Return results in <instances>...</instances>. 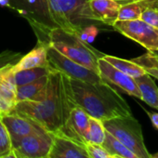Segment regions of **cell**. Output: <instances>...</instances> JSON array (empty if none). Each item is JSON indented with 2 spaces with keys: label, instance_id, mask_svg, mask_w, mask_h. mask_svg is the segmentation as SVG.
Wrapping results in <instances>:
<instances>
[{
  "label": "cell",
  "instance_id": "7402d4cb",
  "mask_svg": "<svg viewBox=\"0 0 158 158\" xmlns=\"http://www.w3.org/2000/svg\"><path fill=\"white\" fill-rule=\"evenodd\" d=\"M139 65L148 74L158 79V55L154 51H147L143 55L130 60Z\"/></svg>",
  "mask_w": 158,
  "mask_h": 158
},
{
  "label": "cell",
  "instance_id": "277c9868",
  "mask_svg": "<svg viewBox=\"0 0 158 158\" xmlns=\"http://www.w3.org/2000/svg\"><path fill=\"white\" fill-rule=\"evenodd\" d=\"M102 123L106 131L131 150L139 158H151L144 143L141 126L133 115L115 117Z\"/></svg>",
  "mask_w": 158,
  "mask_h": 158
},
{
  "label": "cell",
  "instance_id": "d4e9b609",
  "mask_svg": "<svg viewBox=\"0 0 158 158\" xmlns=\"http://www.w3.org/2000/svg\"><path fill=\"white\" fill-rule=\"evenodd\" d=\"M86 149L90 158H111V154L102 145L94 144V143H87Z\"/></svg>",
  "mask_w": 158,
  "mask_h": 158
},
{
  "label": "cell",
  "instance_id": "8992f818",
  "mask_svg": "<svg viewBox=\"0 0 158 158\" xmlns=\"http://www.w3.org/2000/svg\"><path fill=\"white\" fill-rule=\"evenodd\" d=\"M48 61L51 69L66 74L70 79L89 83L102 81L99 73L70 60L49 45H48Z\"/></svg>",
  "mask_w": 158,
  "mask_h": 158
},
{
  "label": "cell",
  "instance_id": "4316f807",
  "mask_svg": "<svg viewBox=\"0 0 158 158\" xmlns=\"http://www.w3.org/2000/svg\"><path fill=\"white\" fill-rule=\"evenodd\" d=\"M145 112L149 115V118L152 121V126L158 130V113H152V112H149V111H146V110H145Z\"/></svg>",
  "mask_w": 158,
  "mask_h": 158
},
{
  "label": "cell",
  "instance_id": "ffe728a7",
  "mask_svg": "<svg viewBox=\"0 0 158 158\" xmlns=\"http://www.w3.org/2000/svg\"><path fill=\"white\" fill-rule=\"evenodd\" d=\"M102 58L105 60H107L109 63H111L114 67H115L119 71L123 72L124 73L133 78L141 76L146 73V72L139 65L134 63L131 60H124V59H120V58L109 56V55H103Z\"/></svg>",
  "mask_w": 158,
  "mask_h": 158
},
{
  "label": "cell",
  "instance_id": "9c48e42d",
  "mask_svg": "<svg viewBox=\"0 0 158 158\" xmlns=\"http://www.w3.org/2000/svg\"><path fill=\"white\" fill-rule=\"evenodd\" d=\"M120 7L114 0H88L80 10L78 18L99 21L113 26L117 21Z\"/></svg>",
  "mask_w": 158,
  "mask_h": 158
},
{
  "label": "cell",
  "instance_id": "f546056e",
  "mask_svg": "<svg viewBox=\"0 0 158 158\" xmlns=\"http://www.w3.org/2000/svg\"><path fill=\"white\" fill-rule=\"evenodd\" d=\"M8 3V0H0V5H6Z\"/></svg>",
  "mask_w": 158,
  "mask_h": 158
},
{
  "label": "cell",
  "instance_id": "836d02e7",
  "mask_svg": "<svg viewBox=\"0 0 158 158\" xmlns=\"http://www.w3.org/2000/svg\"><path fill=\"white\" fill-rule=\"evenodd\" d=\"M134 1H140V0H134ZM154 1H156V0H154Z\"/></svg>",
  "mask_w": 158,
  "mask_h": 158
},
{
  "label": "cell",
  "instance_id": "83f0119b",
  "mask_svg": "<svg viewBox=\"0 0 158 158\" xmlns=\"http://www.w3.org/2000/svg\"><path fill=\"white\" fill-rule=\"evenodd\" d=\"M114 1L117 2L118 4H120V5L122 6V5L127 4V3H131V2L134 1V0H114Z\"/></svg>",
  "mask_w": 158,
  "mask_h": 158
},
{
  "label": "cell",
  "instance_id": "8fae6325",
  "mask_svg": "<svg viewBox=\"0 0 158 158\" xmlns=\"http://www.w3.org/2000/svg\"><path fill=\"white\" fill-rule=\"evenodd\" d=\"M89 115L80 107L75 106L64 125L55 134H60L79 144L86 145V134L89 124Z\"/></svg>",
  "mask_w": 158,
  "mask_h": 158
},
{
  "label": "cell",
  "instance_id": "52a82bcc",
  "mask_svg": "<svg viewBox=\"0 0 158 158\" xmlns=\"http://www.w3.org/2000/svg\"><path fill=\"white\" fill-rule=\"evenodd\" d=\"M113 27L123 35L137 42L149 51L158 49V29L144 21H116Z\"/></svg>",
  "mask_w": 158,
  "mask_h": 158
},
{
  "label": "cell",
  "instance_id": "f1b7e54d",
  "mask_svg": "<svg viewBox=\"0 0 158 158\" xmlns=\"http://www.w3.org/2000/svg\"><path fill=\"white\" fill-rule=\"evenodd\" d=\"M3 158H17V157L14 155V153H13V152H11L10 154H9V155L5 156V157H3Z\"/></svg>",
  "mask_w": 158,
  "mask_h": 158
},
{
  "label": "cell",
  "instance_id": "e575fe53",
  "mask_svg": "<svg viewBox=\"0 0 158 158\" xmlns=\"http://www.w3.org/2000/svg\"><path fill=\"white\" fill-rule=\"evenodd\" d=\"M154 52H157V53H156V54H157V55H158V49H157V50H156V51H154Z\"/></svg>",
  "mask_w": 158,
  "mask_h": 158
},
{
  "label": "cell",
  "instance_id": "ac0fdd59",
  "mask_svg": "<svg viewBox=\"0 0 158 158\" xmlns=\"http://www.w3.org/2000/svg\"><path fill=\"white\" fill-rule=\"evenodd\" d=\"M17 86L0 79V117L14 111L17 104Z\"/></svg>",
  "mask_w": 158,
  "mask_h": 158
},
{
  "label": "cell",
  "instance_id": "6da1fadb",
  "mask_svg": "<svg viewBox=\"0 0 158 158\" xmlns=\"http://www.w3.org/2000/svg\"><path fill=\"white\" fill-rule=\"evenodd\" d=\"M75 106L71 79L51 69L45 97L38 102H19L13 112L34 120L49 133L55 134L67 121Z\"/></svg>",
  "mask_w": 158,
  "mask_h": 158
},
{
  "label": "cell",
  "instance_id": "3957f363",
  "mask_svg": "<svg viewBox=\"0 0 158 158\" xmlns=\"http://www.w3.org/2000/svg\"><path fill=\"white\" fill-rule=\"evenodd\" d=\"M47 37L45 43L70 60L99 73L98 60L103 54H100L79 36L56 26L48 29Z\"/></svg>",
  "mask_w": 158,
  "mask_h": 158
},
{
  "label": "cell",
  "instance_id": "d6986e66",
  "mask_svg": "<svg viewBox=\"0 0 158 158\" xmlns=\"http://www.w3.org/2000/svg\"><path fill=\"white\" fill-rule=\"evenodd\" d=\"M50 72H51L50 66L36 67L33 69H26L18 72H13V77L16 86L20 87L32 83L45 75H48Z\"/></svg>",
  "mask_w": 158,
  "mask_h": 158
},
{
  "label": "cell",
  "instance_id": "484cf974",
  "mask_svg": "<svg viewBox=\"0 0 158 158\" xmlns=\"http://www.w3.org/2000/svg\"><path fill=\"white\" fill-rule=\"evenodd\" d=\"M140 20L158 29V10L153 8H148L144 10L141 13Z\"/></svg>",
  "mask_w": 158,
  "mask_h": 158
},
{
  "label": "cell",
  "instance_id": "7c38bea8",
  "mask_svg": "<svg viewBox=\"0 0 158 158\" xmlns=\"http://www.w3.org/2000/svg\"><path fill=\"white\" fill-rule=\"evenodd\" d=\"M0 118L9 131L12 143V149L22 139L43 128L34 120L15 112L3 115Z\"/></svg>",
  "mask_w": 158,
  "mask_h": 158
},
{
  "label": "cell",
  "instance_id": "30bf717a",
  "mask_svg": "<svg viewBox=\"0 0 158 158\" xmlns=\"http://www.w3.org/2000/svg\"><path fill=\"white\" fill-rule=\"evenodd\" d=\"M98 69L99 74L103 81L116 86L123 92L129 96H133L138 99L141 98L140 91L134 78L114 67L102 57L98 60Z\"/></svg>",
  "mask_w": 158,
  "mask_h": 158
},
{
  "label": "cell",
  "instance_id": "ba28073f",
  "mask_svg": "<svg viewBox=\"0 0 158 158\" xmlns=\"http://www.w3.org/2000/svg\"><path fill=\"white\" fill-rule=\"evenodd\" d=\"M53 134L46 129H39L23 139L12 149L17 158H48Z\"/></svg>",
  "mask_w": 158,
  "mask_h": 158
},
{
  "label": "cell",
  "instance_id": "7a4b0ae2",
  "mask_svg": "<svg viewBox=\"0 0 158 158\" xmlns=\"http://www.w3.org/2000/svg\"><path fill=\"white\" fill-rule=\"evenodd\" d=\"M76 106L101 121L132 115L126 100L105 81L89 83L71 79Z\"/></svg>",
  "mask_w": 158,
  "mask_h": 158
},
{
  "label": "cell",
  "instance_id": "2e32d148",
  "mask_svg": "<svg viewBox=\"0 0 158 158\" xmlns=\"http://www.w3.org/2000/svg\"><path fill=\"white\" fill-rule=\"evenodd\" d=\"M134 80L140 91V100L151 107L158 110V88L152 76L146 73L141 76L134 78Z\"/></svg>",
  "mask_w": 158,
  "mask_h": 158
},
{
  "label": "cell",
  "instance_id": "1f68e13d",
  "mask_svg": "<svg viewBox=\"0 0 158 158\" xmlns=\"http://www.w3.org/2000/svg\"><path fill=\"white\" fill-rule=\"evenodd\" d=\"M155 3H156V7H155V9H157V10H158V0H156Z\"/></svg>",
  "mask_w": 158,
  "mask_h": 158
},
{
  "label": "cell",
  "instance_id": "44dd1931",
  "mask_svg": "<svg viewBox=\"0 0 158 158\" xmlns=\"http://www.w3.org/2000/svg\"><path fill=\"white\" fill-rule=\"evenodd\" d=\"M102 146L111 155L117 156L119 158H139L131 150L123 145L108 131L105 133V139L102 143Z\"/></svg>",
  "mask_w": 158,
  "mask_h": 158
},
{
  "label": "cell",
  "instance_id": "4dcf8cb0",
  "mask_svg": "<svg viewBox=\"0 0 158 158\" xmlns=\"http://www.w3.org/2000/svg\"><path fill=\"white\" fill-rule=\"evenodd\" d=\"M151 158H158V152L154 154H151Z\"/></svg>",
  "mask_w": 158,
  "mask_h": 158
},
{
  "label": "cell",
  "instance_id": "cb8c5ba5",
  "mask_svg": "<svg viewBox=\"0 0 158 158\" xmlns=\"http://www.w3.org/2000/svg\"><path fill=\"white\" fill-rule=\"evenodd\" d=\"M12 152V143L7 127L0 118V158Z\"/></svg>",
  "mask_w": 158,
  "mask_h": 158
},
{
  "label": "cell",
  "instance_id": "e0dca14e",
  "mask_svg": "<svg viewBox=\"0 0 158 158\" xmlns=\"http://www.w3.org/2000/svg\"><path fill=\"white\" fill-rule=\"evenodd\" d=\"M154 0H140L122 5L119 9L117 21H133L140 19L141 13L148 8L155 9Z\"/></svg>",
  "mask_w": 158,
  "mask_h": 158
},
{
  "label": "cell",
  "instance_id": "d6a6232c",
  "mask_svg": "<svg viewBox=\"0 0 158 158\" xmlns=\"http://www.w3.org/2000/svg\"><path fill=\"white\" fill-rule=\"evenodd\" d=\"M111 158H119V157H117V156H114V155H111Z\"/></svg>",
  "mask_w": 158,
  "mask_h": 158
},
{
  "label": "cell",
  "instance_id": "5bb4252c",
  "mask_svg": "<svg viewBox=\"0 0 158 158\" xmlns=\"http://www.w3.org/2000/svg\"><path fill=\"white\" fill-rule=\"evenodd\" d=\"M47 66H49L48 61V45L44 41H39L35 48L23 56L16 64L11 66V70L12 72H18Z\"/></svg>",
  "mask_w": 158,
  "mask_h": 158
},
{
  "label": "cell",
  "instance_id": "4fadbf2b",
  "mask_svg": "<svg viewBox=\"0 0 158 158\" xmlns=\"http://www.w3.org/2000/svg\"><path fill=\"white\" fill-rule=\"evenodd\" d=\"M48 158H90L86 145L79 144L60 134H53Z\"/></svg>",
  "mask_w": 158,
  "mask_h": 158
},
{
  "label": "cell",
  "instance_id": "5b68a950",
  "mask_svg": "<svg viewBox=\"0 0 158 158\" xmlns=\"http://www.w3.org/2000/svg\"><path fill=\"white\" fill-rule=\"evenodd\" d=\"M88 0H46L51 21L57 27L80 37L82 29L73 23Z\"/></svg>",
  "mask_w": 158,
  "mask_h": 158
},
{
  "label": "cell",
  "instance_id": "603a6c76",
  "mask_svg": "<svg viewBox=\"0 0 158 158\" xmlns=\"http://www.w3.org/2000/svg\"><path fill=\"white\" fill-rule=\"evenodd\" d=\"M105 133L106 130L102 121L90 116L89 128L86 134V142L102 145L105 139Z\"/></svg>",
  "mask_w": 158,
  "mask_h": 158
},
{
  "label": "cell",
  "instance_id": "9a60e30c",
  "mask_svg": "<svg viewBox=\"0 0 158 158\" xmlns=\"http://www.w3.org/2000/svg\"><path fill=\"white\" fill-rule=\"evenodd\" d=\"M48 74L37 79V80L32 83L17 87V90H16L17 102H23V101H33V102L41 101L46 95Z\"/></svg>",
  "mask_w": 158,
  "mask_h": 158
}]
</instances>
